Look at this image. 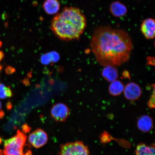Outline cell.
<instances>
[{
  "mask_svg": "<svg viewBox=\"0 0 155 155\" xmlns=\"http://www.w3.org/2000/svg\"><path fill=\"white\" fill-rule=\"evenodd\" d=\"M5 87L4 84L0 83V99H4L7 98L5 93Z\"/></svg>",
  "mask_w": 155,
  "mask_h": 155,
  "instance_id": "cell-17",
  "label": "cell"
},
{
  "mask_svg": "<svg viewBox=\"0 0 155 155\" xmlns=\"http://www.w3.org/2000/svg\"><path fill=\"white\" fill-rule=\"evenodd\" d=\"M61 5L58 0H46L43 7L45 11L48 15L56 14L59 11Z\"/></svg>",
  "mask_w": 155,
  "mask_h": 155,
  "instance_id": "cell-11",
  "label": "cell"
},
{
  "mask_svg": "<svg viewBox=\"0 0 155 155\" xmlns=\"http://www.w3.org/2000/svg\"><path fill=\"white\" fill-rule=\"evenodd\" d=\"M15 71V69L14 68L8 66L5 69V72L7 75H11L14 73Z\"/></svg>",
  "mask_w": 155,
  "mask_h": 155,
  "instance_id": "cell-19",
  "label": "cell"
},
{
  "mask_svg": "<svg viewBox=\"0 0 155 155\" xmlns=\"http://www.w3.org/2000/svg\"><path fill=\"white\" fill-rule=\"evenodd\" d=\"M123 92L125 97L129 101L138 100L141 95L140 87L134 82L129 83L126 85Z\"/></svg>",
  "mask_w": 155,
  "mask_h": 155,
  "instance_id": "cell-7",
  "label": "cell"
},
{
  "mask_svg": "<svg viewBox=\"0 0 155 155\" xmlns=\"http://www.w3.org/2000/svg\"><path fill=\"white\" fill-rule=\"evenodd\" d=\"M48 56L50 58L51 62H56L59 60L60 57L59 54L57 52L53 51L48 53Z\"/></svg>",
  "mask_w": 155,
  "mask_h": 155,
  "instance_id": "cell-15",
  "label": "cell"
},
{
  "mask_svg": "<svg viewBox=\"0 0 155 155\" xmlns=\"http://www.w3.org/2000/svg\"><path fill=\"white\" fill-rule=\"evenodd\" d=\"M137 124L138 128L144 132H148L152 129V119L148 115L141 116L139 118Z\"/></svg>",
  "mask_w": 155,
  "mask_h": 155,
  "instance_id": "cell-10",
  "label": "cell"
},
{
  "mask_svg": "<svg viewBox=\"0 0 155 155\" xmlns=\"http://www.w3.org/2000/svg\"><path fill=\"white\" fill-rule=\"evenodd\" d=\"M141 30L148 39L154 38L155 32V22L154 19L148 18L143 21L141 26Z\"/></svg>",
  "mask_w": 155,
  "mask_h": 155,
  "instance_id": "cell-8",
  "label": "cell"
},
{
  "mask_svg": "<svg viewBox=\"0 0 155 155\" xmlns=\"http://www.w3.org/2000/svg\"><path fill=\"white\" fill-rule=\"evenodd\" d=\"M2 45V42L0 41V48H1Z\"/></svg>",
  "mask_w": 155,
  "mask_h": 155,
  "instance_id": "cell-27",
  "label": "cell"
},
{
  "mask_svg": "<svg viewBox=\"0 0 155 155\" xmlns=\"http://www.w3.org/2000/svg\"><path fill=\"white\" fill-rule=\"evenodd\" d=\"M147 61H148L147 63L148 64L151 65H154L155 61L154 58L149 57L147 58Z\"/></svg>",
  "mask_w": 155,
  "mask_h": 155,
  "instance_id": "cell-21",
  "label": "cell"
},
{
  "mask_svg": "<svg viewBox=\"0 0 155 155\" xmlns=\"http://www.w3.org/2000/svg\"><path fill=\"white\" fill-rule=\"evenodd\" d=\"M26 139V135L21 131L17 130L14 136L5 140L4 155H24Z\"/></svg>",
  "mask_w": 155,
  "mask_h": 155,
  "instance_id": "cell-3",
  "label": "cell"
},
{
  "mask_svg": "<svg viewBox=\"0 0 155 155\" xmlns=\"http://www.w3.org/2000/svg\"><path fill=\"white\" fill-rule=\"evenodd\" d=\"M155 87H154L153 91L152 93V95L150 97V100L147 103V105L151 109L154 108H155Z\"/></svg>",
  "mask_w": 155,
  "mask_h": 155,
  "instance_id": "cell-16",
  "label": "cell"
},
{
  "mask_svg": "<svg viewBox=\"0 0 155 155\" xmlns=\"http://www.w3.org/2000/svg\"><path fill=\"white\" fill-rule=\"evenodd\" d=\"M102 75L106 81L111 83L117 80L119 77V72L115 66L107 65L104 66L103 69Z\"/></svg>",
  "mask_w": 155,
  "mask_h": 155,
  "instance_id": "cell-9",
  "label": "cell"
},
{
  "mask_svg": "<svg viewBox=\"0 0 155 155\" xmlns=\"http://www.w3.org/2000/svg\"><path fill=\"white\" fill-rule=\"evenodd\" d=\"M70 111L66 105L63 103H58L53 106L51 110L52 118L57 122H64L69 115Z\"/></svg>",
  "mask_w": 155,
  "mask_h": 155,
  "instance_id": "cell-6",
  "label": "cell"
},
{
  "mask_svg": "<svg viewBox=\"0 0 155 155\" xmlns=\"http://www.w3.org/2000/svg\"><path fill=\"white\" fill-rule=\"evenodd\" d=\"M154 146H148L144 144L137 145L136 154L137 155H155Z\"/></svg>",
  "mask_w": 155,
  "mask_h": 155,
  "instance_id": "cell-14",
  "label": "cell"
},
{
  "mask_svg": "<svg viewBox=\"0 0 155 155\" xmlns=\"http://www.w3.org/2000/svg\"><path fill=\"white\" fill-rule=\"evenodd\" d=\"M7 107L8 109H10V108L12 107V103L10 101H8V102L6 104Z\"/></svg>",
  "mask_w": 155,
  "mask_h": 155,
  "instance_id": "cell-23",
  "label": "cell"
},
{
  "mask_svg": "<svg viewBox=\"0 0 155 155\" xmlns=\"http://www.w3.org/2000/svg\"><path fill=\"white\" fill-rule=\"evenodd\" d=\"M5 58V54L3 51H0V62H1Z\"/></svg>",
  "mask_w": 155,
  "mask_h": 155,
  "instance_id": "cell-22",
  "label": "cell"
},
{
  "mask_svg": "<svg viewBox=\"0 0 155 155\" xmlns=\"http://www.w3.org/2000/svg\"><path fill=\"white\" fill-rule=\"evenodd\" d=\"M41 61L42 64H48L51 62L48 53L44 54L41 56Z\"/></svg>",
  "mask_w": 155,
  "mask_h": 155,
  "instance_id": "cell-18",
  "label": "cell"
},
{
  "mask_svg": "<svg viewBox=\"0 0 155 155\" xmlns=\"http://www.w3.org/2000/svg\"><path fill=\"white\" fill-rule=\"evenodd\" d=\"M0 155H4L3 151H2L1 149H0Z\"/></svg>",
  "mask_w": 155,
  "mask_h": 155,
  "instance_id": "cell-24",
  "label": "cell"
},
{
  "mask_svg": "<svg viewBox=\"0 0 155 155\" xmlns=\"http://www.w3.org/2000/svg\"><path fill=\"white\" fill-rule=\"evenodd\" d=\"M5 90L6 96L7 98L11 97H12L13 95L12 92L9 87L5 86Z\"/></svg>",
  "mask_w": 155,
  "mask_h": 155,
  "instance_id": "cell-20",
  "label": "cell"
},
{
  "mask_svg": "<svg viewBox=\"0 0 155 155\" xmlns=\"http://www.w3.org/2000/svg\"><path fill=\"white\" fill-rule=\"evenodd\" d=\"M124 86L121 81L116 80L111 82L108 91L112 96H117L120 95L123 92Z\"/></svg>",
  "mask_w": 155,
  "mask_h": 155,
  "instance_id": "cell-13",
  "label": "cell"
},
{
  "mask_svg": "<svg viewBox=\"0 0 155 155\" xmlns=\"http://www.w3.org/2000/svg\"><path fill=\"white\" fill-rule=\"evenodd\" d=\"M110 10L112 15L117 17L124 16L127 12V7L119 1L114 2L111 3L110 6Z\"/></svg>",
  "mask_w": 155,
  "mask_h": 155,
  "instance_id": "cell-12",
  "label": "cell"
},
{
  "mask_svg": "<svg viewBox=\"0 0 155 155\" xmlns=\"http://www.w3.org/2000/svg\"><path fill=\"white\" fill-rule=\"evenodd\" d=\"M91 47L100 65L116 67L128 61L133 45L129 35L125 31L101 26L94 32Z\"/></svg>",
  "mask_w": 155,
  "mask_h": 155,
  "instance_id": "cell-1",
  "label": "cell"
},
{
  "mask_svg": "<svg viewBox=\"0 0 155 155\" xmlns=\"http://www.w3.org/2000/svg\"><path fill=\"white\" fill-rule=\"evenodd\" d=\"M86 26V18L80 9L66 7L52 19L50 29L54 34L63 41L78 39Z\"/></svg>",
  "mask_w": 155,
  "mask_h": 155,
  "instance_id": "cell-2",
  "label": "cell"
},
{
  "mask_svg": "<svg viewBox=\"0 0 155 155\" xmlns=\"http://www.w3.org/2000/svg\"><path fill=\"white\" fill-rule=\"evenodd\" d=\"M28 140L34 148H39L47 143L48 136L47 134L43 130L38 129L29 135Z\"/></svg>",
  "mask_w": 155,
  "mask_h": 155,
  "instance_id": "cell-5",
  "label": "cell"
},
{
  "mask_svg": "<svg viewBox=\"0 0 155 155\" xmlns=\"http://www.w3.org/2000/svg\"><path fill=\"white\" fill-rule=\"evenodd\" d=\"M2 69V66L0 65V72H1Z\"/></svg>",
  "mask_w": 155,
  "mask_h": 155,
  "instance_id": "cell-26",
  "label": "cell"
},
{
  "mask_svg": "<svg viewBox=\"0 0 155 155\" xmlns=\"http://www.w3.org/2000/svg\"><path fill=\"white\" fill-rule=\"evenodd\" d=\"M59 155H90V152L82 141H76L61 145Z\"/></svg>",
  "mask_w": 155,
  "mask_h": 155,
  "instance_id": "cell-4",
  "label": "cell"
},
{
  "mask_svg": "<svg viewBox=\"0 0 155 155\" xmlns=\"http://www.w3.org/2000/svg\"><path fill=\"white\" fill-rule=\"evenodd\" d=\"M2 110V104L1 102L0 101V111H1Z\"/></svg>",
  "mask_w": 155,
  "mask_h": 155,
  "instance_id": "cell-25",
  "label": "cell"
}]
</instances>
